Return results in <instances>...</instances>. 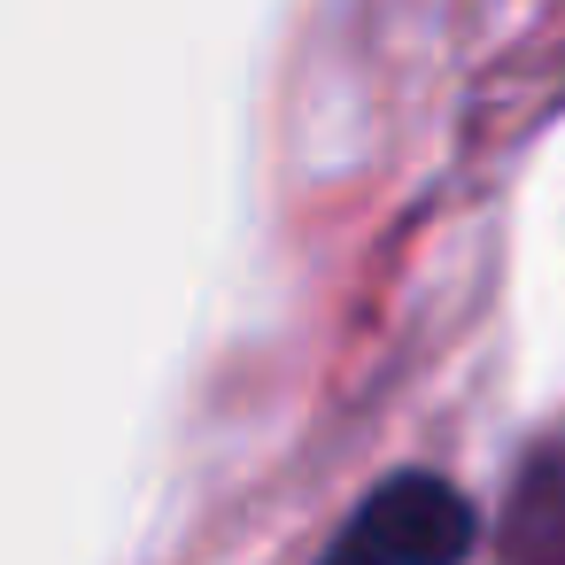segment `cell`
<instances>
[{
    "mask_svg": "<svg viewBox=\"0 0 565 565\" xmlns=\"http://www.w3.org/2000/svg\"><path fill=\"white\" fill-rule=\"evenodd\" d=\"M480 542V511L441 472H387L326 542L318 565H465Z\"/></svg>",
    "mask_w": 565,
    "mask_h": 565,
    "instance_id": "6da1fadb",
    "label": "cell"
},
{
    "mask_svg": "<svg viewBox=\"0 0 565 565\" xmlns=\"http://www.w3.org/2000/svg\"><path fill=\"white\" fill-rule=\"evenodd\" d=\"M495 550L511 565H565V441H550L519 465L503 519H495Z\"/></svg>",
    "mask_w": 565,
    "mask_h": 565,
    "instance_id": "7a4b0ae2",
    "label": "cell"
}]
</instances>
